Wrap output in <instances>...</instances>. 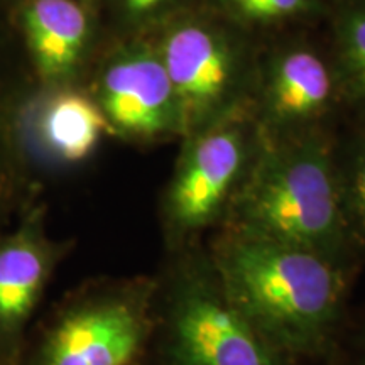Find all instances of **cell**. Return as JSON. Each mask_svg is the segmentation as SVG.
Wrapping results in <instances>:
<instances>
[{
    "label": "cell",
    "instance_id": "cell-12",
    "mask_svg": "<svg viewBox=\"0 0 365 365\" xmlns=\"http://www.w3.org/2000/svg\"><path fill=\"white\" fill-rule=\"evenodd\" d=\"M333 154L346 228L365 266V129L345 144H333Z\"/></svg>",
    "mask_w": 365,
    "mask_h": 365
},
{
    "label": "cell",
    "instance_id": "cell-7",
    "mask_svg": "<svg viewBox=\"0 0 365 365\" xmlns=\"http://www.w3.org/2000/svg\"><path fill=\"white\" fill-rule=\"evenodd\" d=\"M159 56L175 93L181 135L220 122L239 80V58L230 41L207 24L186 22L164 36Z\"/></svg>",
    "mask_w": 365,
    "mask_h": 365
},
{
    "label": "cell",
    "instance_id": "cell-11",
    "mask_svg": "<svg viewBox=\"0 0 365 365\" xmlns=\"http://www.w3.org/2000/svg\"><path fill=\"white\" fill-rule=\"evenodd\" d=\"M113 132L102 108L85 95L61 91L46 102L38 120L39 144L46 156L61 164H80Z\"/></svg>",
    "mask_w": 365,
    "mask_h": 365
},
{
    "label": "cell",
    "instance_id": "cell-1",
    "mask_svg": "<svg viewBox=\"0 0 365 365\" xmlns=\"http://www.w3.org/2000/svg\"><path fill=\"white\" fill-rule=\"evenodd\" d=\"M205 245L227 294L276 349L303 365L325 364L360 271L234 227Z\"/></svg>",
    "mask_w": 365,
    "mask_h": 365
},
{
    "label": "cell",
    "instance_id": "cell-2",
    "mask_svg": "<svg viewBox=\"0 0 365 365\" xmlns=\"http://www.w3.org/2000/svg\"><path fill=\"white\" fill-rule=\"evenodd\" d=\"M223 227L319 254L362 272L336 178L333 144L317 132L269 139Z\"/></svg>",
    "mask_w": 365,
    "mask_h": 365
},
{
    "label": "cell",
    "instance_id": "cell-5",
    "mask_svg": "<svg viewBox=\"0 0 365 365\" xmlns=\"http://www.w3.org/2000/svg\"><path fill=\"white\" fill-rule=\"evenodd\" d=\"M161 205L164 250L202 244L228 220L262 135L237 122H217L186 137Z\"/></svg>",
    "mask_w": 365,
    "mask_h": 365
},
{
    "label": "cell",
    "instance_id": "cell-10",
    "mask_svg": "<svg viewBox=\"0 0 365 365\" xmlns=\"http://www.w3.org/2000/svg\"><path fill=\"white\" fill-rule=\"evenodd\" d=\"M22 27L43 78L58 81L76 70L90 34L88 16L76 0H27Z\"/></svg>",
    "mask_w": 365,
    "mask_h": 365
},
{
    "label": "cell",
    "instance_id": "cell-6",
    "mask_svg": "<svg viewBox=\"0 0 365 365\" xmlns=\"http://www.w3.org/2000/svg\"><path fill=\"white\" fill-rule=\"evenodd\" d=\"M70 247L48 234L41 203L24 205L16 225L0 232V365L21 364L31 323Z\"/></svg>",
    "mask_w": 365,
    "mask_h": 365
},
{
    "label": "cell",
    "instance_id": "cell-14",
    "mask_svg": "<svg viewBox=\"0 0 365 365\" xmlns=\"http://www.w3.org/2000/svg\"><path fill=\"white\" fill-rule=\"evenodd\" d=\"M339 54L346 85L365 107V4L346 9L341 16Z\"/></svg>",
    "mask_w": 365,
    "mask_h": 365
},
{
    "label": "cell",
    "instance_id": "cell-4",
    "mask_svg": "<svg viewBox=\"0 0 365 365\" xmlns=\"http://www.w3.org/2000/svg\"><path fill=\"white\" fill-rule=\"evenodd\" d=\"M154 313V274L85 281L48 313L19 365H145Z\"/></svg>",
    "mask_w": 365,
    "mask_h": 365
},
{
    "label": "cell",
    "instance_id": "cell-15",
    "mask_svg": "<svg viewBox=\"0 0 365 365\" xmlns=\"http://www.w3.org/2000/svg\"><path fill=\"white\" fill-rule=\"evenodd\" d=\"M323 365H365V301L350 307Z\"/></svg>",
    "mask_w": 365,
    "mask_h": 365
},
{
    "label": "cell",
    "instance_id": "cell-8",
    "mask_svg": "<svg viewBox=\"0 0 365 365\" xmlns=\"http://www.w3.org/2000/svg\"><path fill=\"white\" fill-rule=\"evenodd\" d=\"M98 100L115 134L144 140L181 135L175 93L159 53L139 48L117 56L100 78Z\"/></svg>",
    "mask_w": 365,
    "mask_h": 365
},
{
    "label": "cell",
    "instance_id": "cell-13",
    "mask_svg": "<svg viewBox=\"0 0 365 365\" xmlns=\"http://www.w3.org/2000/svg\"><path fill=\"white\" fill-rule=\"evenodd\" d=\"M24 188V158L17 134L14 113L7 105L4 83L0 80V223L14 212Z\"/></svg>",
    "mask_w": 365,
    "mask_h": 365
},
{
    "label": "cell",
    "instance_id": "cell-9",
    "mask_svg": "<svg viewBox=\"0 0 365 365\" xmlns=\"http://www.w3.org/2000/svg\"><path fill=\"white\" fill-rule=\"evenodd\" d=\"M333 95V78L323 59L308 49L287 51L272 66L266 86L269 139L298 135L327 110Z\"/></svg>",
    "mask_w": 365,
    "mask_h": 365
},
{
    "label": "cell",
    "instance_id": "cell-16",
    "mask_svg": "<svg viewBox=\"0 0 365 365\" xmlns=\"http://www.w3.org/2000/svg\"><path fill=\"white\" fill-rule=\"evenodd\" d=\"M227 4L249 21L284 19L308 7V0H227Z\"/></svg>",
    "mask_w": 365,
    "mask_h": 365
},
{
    "label": "cell",
    "instance_id": "cell-17",
    "mask_svg": "<svg viewBox=\"0 0 365 365\" xmlns=\"http://www.w3.org/2000/svg\"><path fill=\"white\" fill-rule=\"evenodd\" d=\"M168 0H124L125 11L135 19L149 16V14L156 12L159 7H163Z\"/></svg>",
    "mask_w": 365,
    "mask_h": 365
},
{
    "label": "cell",
    "instance_id": "cell-3",
    "mask_svg": "<svg viewBox=\"0 0 365 365\" xmlns=\"http://www.w3.org/2000/svg\"><path fill=\"white\" fill-rule=\"evenodd\" d=\"M145 365H303L276 349L227 294L207 245L164 254Z\"/></svg>",
    "mask_w": 365,
    "mask_h": 365
}]
</instances>
